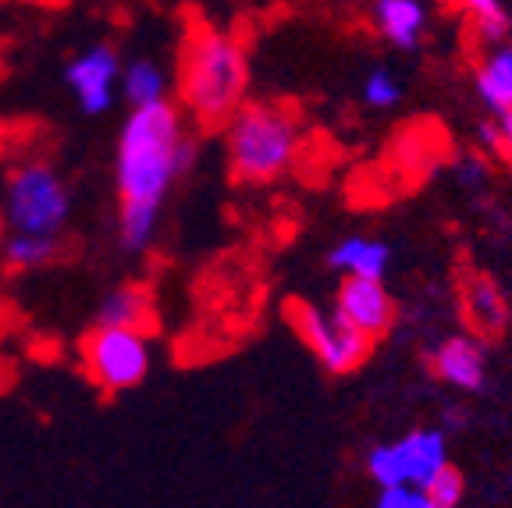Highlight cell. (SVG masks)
<instances>
[{"label":"cell","mask_w":512,"mask_h":508,"mask_svg":"<svg viewBox=\"0 0 512 508\" xmlns=\"http://www.w3.org/2000/svg\"><path fill=\"white\" fill-rule=\"evenodd\" d=\"M196 164V139L175 100L128 107L114 143L118 207L164 210V199Z\"/></svg>","instance_id":"cell-1"},{"label":"cell","mask_w":512,"mask_h":508,"mask_svg":"<svg viewBox=\"0 0 512 508\" xmlns=\"http://www.w3.org/2000/svg\"><path fill=\"white\" fill-rule=\"evenodd\" d=\"M249 100V50L235 29L196 22L182 32L175 68V107L185 121L221 132Z\"/></svg>","instance_id":"cell-2"},{"label":"cell","mask_w":512,"mask_h":508,"mask_svg":"<svg viewBox=\"0 0 512 508\" xmlns=\"http://www.w3.org/2000/svg\"><path fill=\"white\" fill-rule=\"evenodd\" d=\"M228 175L239 185H267L285 178L303 150L299 114L274 100H246L221 128Z\"/></svg>","instance_id":"cell-3"},{"label":"cell","mask_w":512,"mask_h":508,"mask_svg":"<svg viewBox=\"0 0 512 508\" xmlns=\"http://www.w3.org/2000/svg\"><path fill=\"white\" fill-rule=\"evenodd\" d=\"M72 185L57 164L43 157H22L11 164L4 189H0V224L4 231H25V235H57L72 224Z\"/></svg>","instance_id":"cell-4"},{"label":"cell","mask_w":512,"mask_h":508,"mask_svg":"<svg viewBox=\"0 0 512 508\" xmlns=\"http://www.w3.org/2000/svg\"><path fill=\"white\" fill-rule=\"evenodd\" d=\"M79 366L104 395L132 391L153 370V338L146 331L93 324L79 342Z\"/></svg>","instance_id":"cell-5"},{"label":"cell","mask_w":512,"mask_h":508,"mask_svg":"<svg viewBox=\"0 0 512 508\" xmlns=\"http://www.w3.org/2000/svg\"><path fill=\"white\" fill-rule=\"evenodd\" d=\"M448 466V441L441 430L420 427L399 441L374 445L367 452V473L377 487H420L424 491Z\"/></svg>","instance_id":"cell-6"},{"label":"cell","mask_w":512,"mask_h":508,"mask_svg":"<svg viewBox=\"0 0 512 508\" xmlns=\"http://www.w3.org/2000/svg\"><path fill=\"white\" fill-rule=\"evenodd\" d=\"M285 320L288 327L299 334V342L313 352L328 374H352V370H360L363 363L370 359L374 345L367 338H360L356 331L342 324L331 310H320L313 302L306 299H292L285 306Z\"/></svg>","instance_id":"cell-7"},{"label":"cell","mask_w":512,"mask_h":508,"mask_svg":"<svg viewBox=\"0 0 512 508\" xmlns=\"http://www.w3.org/2000/svg\"><path fill=\"white\" fill-rule=\"evenodd\" d=\"M121 54L111 43H89L64 64V86L86 118H100L118 100Z\"/></svg>","instance_id":"cell-8"},{"label":"cell","mask_w":512,"mask_h":508,"mask_svg":"<svg viewBox=\"0 0 512 508\" xmlns=\"http://www.w3.org/2000/svg\"><path fill=\"white\" fill-rule=\"evenodd\" d=\"M331 313L342 320L349 331H356L360 338H367L370 345H377L384 334L395 327V299L384 288V281H363V278H342L331 302Z\"/></svg>","instance_id":"cell-9"},{"label":"cell","mask_w":512,"mask_h":508,"mask_svg":"<svg viewBox=\"0 0 512 508\" xmlns=\"http://www.w3.org/2000/svg\"><path fill=\"white\" fill-rule=\"evenodd\" d=\"M459 310H463L466 327L473 331L477 342L502 338L512 320L502 285L491 274H484V270H466L463 274V281H459Z\"/></svg>","instance_id":"cell-10"},{"label":"cell","mask_w":512,"mask_h":508,"mask_svg":"<svg viewBox=\"0 0 512 508\" xmlns=\"http://www.w3.org/2000/svg\"><path fill=\"white\" fill-rule=\"evenodd\" d=\"M434 377L456 391H480L488 381V356L473 334H452L431 356Z\"/></svg>","instance_id":"cell-11"},{"label":"cell","mask_w":512,"mask_h":508,"mask_svg":"<svg viewBox=\"0 0 512 508\" xmlns=\"http://www.w3.org/2000/svg\"><path fill=\"white\" fill-rule=\"evenodd\" d=\"M96 324L104 327H128V331H146L157 324V306L153 292L143 281H125L114 285L104 299L96 302Z\"/></svg>","instance_id":"cell-12"},{"label":"cell","mask_w":512,"mask_h":508,"mask_svg":"<svg viewBox=\"0 0 512 508\" xmlns=\"http://www.w3.org/2000/svg\"><path fill=\"white\" fill-rule=\"evenodd\" d=\"M374 29L395 50H416L427 32V11L420 0H374Z\"/></svg>","instance_id":"cell-13"},{"label":"cell","mask_w":512,"mask_h":508,"mask_svg":"<svg viewBox=\"0 0 512 508\" xmlns=\"http://www.w3.org/2000/svg\"><path fill=\"white\" fill-rule=\"evenodd\" d=\"M328 267L338 270L342 278L384 281V274H388V267H392V246L381 239L352 235V239H342L328 253Z\"/></svg>","instance_id":"cell-14"},{"label":"cell","mask_w":512,"mask_h":508,"mask_svg":"<svg viewBox=\"0 0 512 508\" xmlns=\"http://www.w3.org/2000/svg\"><path fill=\"white\" fill-rule=\"evenodd\" d=\"M118 93L125 96L128 107L164 104V100H171V75L153 57H132V61H121Z\"/></svg>","instance_id":"cell-15"},{"label":"cell","mask_w":512,"mask_h":508,"mask_svg":"<svg viewBox=\"0 0 512 508\" xmlns=\"http://www.w3.org/2000/svg\"><path fill=\"white\" fill-rule=\"evenodd\" d=\"M64 256V239L57 235H25V231H4L0 235V263L15 274L54 267Z\"/></svg>","instance_id":"cell-16"},{"label":"cell","mask_w":512,"mask_h":508,"mask_svg":"<svg viewBox=\"0 0 512 508\" xmlns=\"http://www.w3.org/2000/svg\"><path fill=\"white\" fill-rule=\"evenodd\" d=\"M473 86H477L480 104L491 114L512 111V43H498L484 54V61L473 72Z\"/></svg>","instance_id":"cell-17"},{"label":"cell","mask_w":512,"mask_h":508,"mask_svg":"<svg viewBox=\"0 0 512 508\" xmlns=\"http://www.w3.org/2000/svg\"><path fill=\"white\" fill-rule=\"evenodd\" d=\"M456 4H459V11L466 15V22L473 25V32H477L484 43L498 47V43L509 40L512 15L505 11L502 0H456Z\"/></svg>","instance_id":"cell-18"},{"label":"cell","mask_w":512,"mask_h":508,"mask_svg":"<svg viewBox=\"0 0 512 508\" xmlns=\"http://www.w3.org/2000/svg\"><path fill=\"white\" fill-rule=\"evenodd\" d=\"M363 100H367L374 111H388V107H395L402 100V82L395 79L388 68H374V72H367V79H363Z\"/></svg>","instance_id":"cell-19"},{"label":"cell","mask_w":512,"mask_h":508,"mask_svg":"<svg viewBox=\"0 0 512 508\" xmlns=\"http://www.w3.org/2000/svg\"><path fill=\"white\" fill-rule=\"evenodd\" d=\"M424 494H427V501H431L434 508H459V501H463V494H466L463 473H459V469L448 462L438 477H434L431 484L424 487Z\"/></svg>","instance_id":"cell-20"},{"label":"cell","mask_w":512,"mask_h":508,"mask_svg":"<svg viewBox=\"0 0 512 508\" xmlns=\"http://www.w3.org/2000/svg\"><path fill=\"white\" fill-rule=\"evenodd\" d=\"M374 508H434L420 487H381Z\"/></svg>","instance_id":"cell-21"},{"label":"cell","mask_w":512,"mask_h":508,"mask_svg":"<svg viewBox=\"0 0 512 508\" xmlns=\"http://www.w3.org/2000/svg\"><path fill=\"white\" fill-rule=\"evenodd\" d=\"M495 150H502L505 157H512V111L495 114Z\"/></svg>","instance_id":"cell-22"},{"label":"cell","mask_w":512,"mask_h":508,"mask_svg":"<svg viewBox=\"0 0 512 508\" xmlns=\"http://www.w3.org/2000/svg\"><path fill=\"white\" fill-rule=\"evenodd\" d=\"M463 178H466V182H480V178H484V164H480V160H470Z\"/></svg>","instance_id":"cell-23"},{"label":"cell","mask_w":512,"mask_h":508,"mask_svg":"<svg viewBox=\"0 0 512 508\" xmlns=\"http://www.w3.org/2000/svg\"><path fill=\"white\" fill-rule=\"evenodd\" d=\"M43 4H57V0H43Z\"/></svg>","instance_id":"cell-24"}]
</instances>
